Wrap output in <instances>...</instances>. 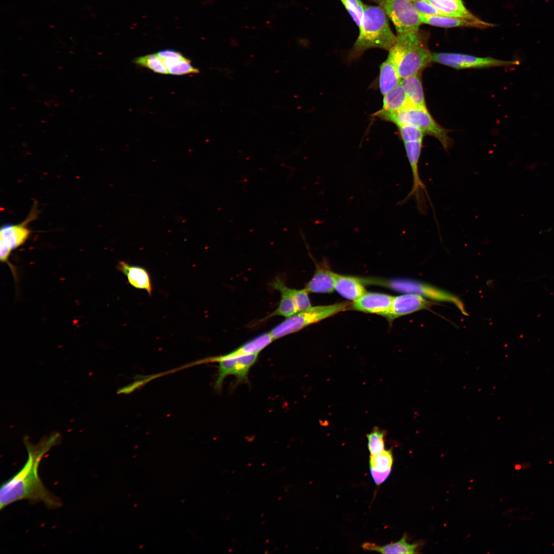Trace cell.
Wrapping results in <instances>:
<instances>
[{
  "label": "cell",
  "instance_id": "4",
  "mask_svg": "<svg viewBox=\"0 0 554 554\" xmlns=\"http://www.w3.org/2000/svg\"><path fill=\"white\" fill-rule=\"evenodd\" d=\"M375 115L382 119L391 122L398 126L412 125L425 134L432 136L441 143L446 150L450 148L452 140L447 129L440 126L434 120L427 109L410 106L395 112L378 111Z\"/></svg>",
  "mask_w": 554,
  "mask_h": 554
},
{
  "label": "cell",
  "instance_id": "26",
  "mask_svg": "<svg viewBox=\"0 0 554 554\" xmlns=\"http://www.w3.org/2000/svg\"><path fill=\"white\" fill-rule=\"evenodd\" d=\"M279 292L281 293V298L275 310L269 315L258 321V323H262L271 317L275 316H281L287 318L298 312L293 298L285 291H280Z\"/></svg>",
  "mask_w": 554,
  "mask_h": 554
},
{
  "label": "cell",
  "instance_id": "5",
  "mask_svg": "<svg viewBox=\"0 0 554 554\" xmlns=\"http://www.w3.org/2000/svg\"><path fill=\"white\" fill-rule=\"evenodd\" d=\"M348 302L311 307L286 318L270 331L274 340L296 332L306 327L320 322L350 308Z\"/></svg>",
  "mask_w": 554,
  "mask_h": 554
},
{
  "label": "cell",
  "instance_id": "29",
  "mask_svg": "<svg viewBox=\"0 0 554 554\" xmlns=\"http://www.w3.org/2000/svg\"><path fill=\"white\" fill-rule=\"evenodd\" d=\"M385 432L377 427L374 428L367 434L368 448L370 455L376 454L385 450Z\"/></svg>",
  "mask_w": 554,
  "mask_h": 554
},
{
  "label": "cell",
  "instance_id": "23",
  "mask_svg": "<svg viewBox=\"0 0 554 554\" xmlns=\"http://www.w3.org/2000/svg\"><path fill=\"white\" fill-rule=\"evenodd\" d=\"M383 102L381 110L387 112H395L414 106L400 84L384 95Z\"/></svg>",
  "mask_w": 554,
  "mask_h": 554
},
{
  "label": "cell",
  "instance_id": "33",
  "mask_svg": "<svg viewBox=\"0 0 554 554\" xmlns=\"http://www.w3.org/2000/svg\"><path fill=\"white\" fill-rule=\"evenodd\" d=\"M157 54L163 60L170 59L181 60L187 59V58L184 57L180 52L173 49L162 50L160 51Z\"/></svg>",
  "mask_w": 554,
  "mask_h": 554
},
{
  "label": "cell",
  "instance_id": "15",
  "mask_svg": "<svg viewBox=\"0 0 554 554\" xmlns=\"http://www.w3.org/2000/svg\"><path fill=\"white\" fill-rule=\"evenodd\" d=\"M117 268L127 276L128 283L132 286L145 290L149 295H151L152 283L149 274L146 269L141 266L131 265L125 261H120Z\"/></svg>",
  "mask_w": 554,
  "mask_h": 554
},
{
  "label": "cell",
  "instance_id": "20",
  "mask_svg": "<svg viewBox=\"0 0 554 554\" xmlns=\"http://www.w3.org/2000/svg\"><path fill=\"white\" fill-rule=\"evenodd\" d=\"M395 64L388 55L380 68L379 86L383 95L399 85L401 81Z\"/></svg>",
  "mask_w": 554,
  "mask_h": 554
},
{
  "label": "cell",
  "instance_id": "10",
  "mask_svg": "<svg viewBox=\"0 0 554 554\" xmlns=\"http://www.w3.org/2000/svg\"><path fill=\"white\" fill-rule=\"evenodd\" d=\"M258 355H246L217 362L218 374L214 384V390L221 391L225 379L229 375L235 378L236 384L248 382L249 370L256 362Z\"/></svg>",
  "mask_w": 554,
  "mask_h": 554
},
{
  "label": "cell",
  "instance_id": "21",
  "mask_svg": "<svg viewBox=\"0 0 554 554\" xmlns=\"http://www.w3.org/2000/svg\"><path fill=\"white\" fill-rule=\"evenodd\" d=\"M25 223L3 226L0 231V242L14 249L22 245L28 239L30 230Z\"/></svg>",
  "mask_w": 554,
  "mask_h": 554
},
{
  "label": "cell",
  "instance_id": "24",
  "mask_svg": "<svg viewBox=\"0 0 554 554\" xmlns=\"http://www.w3.org/2000/svg\"><path fill=\"white\" fill-rule=\"evenodd\" d=\"M361 546L364 550L374 551L382 553H414L418 545L408 543L406 541V537L403 536L400 541L395 543L380 546L373 543L365 542Z\"/></svg>",
  "mask_w": 554,
  "mask_h": 554
},
{
  "label": "cell",
  "instance_id": "28",
  "mask_svg": "<svg viewBox=\"0 0 554 554\" xmlns=\"http://www.w3.org/2000/svg\"><path fill=\"white\" fill-rule=\"evenodd\" d=\"M169 74L173 75H184L191 73H197L199 70L193 67L190 64V61L186 60H163Z\"/></svg>",
  "mask_w": 554,
  "mask_h": 554
},
{
  "label": "cell",
  "instance_id": "11",
  "mask_svg": "<svg viewBox=\"0 0 554 554\" xmlns=\"http://www.w3.org/2000/svg\"><path fill=\"white\" fill-rule=\"evenodd\" d=\"M431 303L419 295L406 293L393 296L388 312L384 315L389 321L418 310L429 308Z\"/></svg>",
  "mask_w": 554,
  "mask_h": 554
},
{
  "label": "cell",
  "instance_id": "25",
  "mask_svg": "<svg viewBox=\"0 0 554 554\" xmlns=\"http://www.w3.org/2000/svg\"><path fill=\"white\" fill-rule=\"evenodd\" d=\"M271 286L279 291H284L288 293L294 300L298 312L311 307L308 294V292L305 288L296 289L289 288L280 277H276L271 283Z\"/></svg>",
  "mask_w": 554,
  "mask_h": 554
},
{
  "label": "cell",
  "instance_id": "12",
  "mask_svg": "<svg viewBox=\"0 0 554 554\" xmlns=\"http://www.w3.org/2000/svg\"><path fill=\"white\" fill-rule=\"evenodd\" d=\"M392 296L388 294L366 292L351 305L352 309L369 313H376L384 316L390 309Z\"/></svg>",
  "mask_w": 554,
  "mask_h": 554
},
{
  "label": "cell",
  "instance_id": "2",
  "mask_svg": "<svg viewBox=\"0 0 554 554\" xmlns=\"http://www.w3.org/2000/svg\"><path fill=\"white\" fill-rule=\"evenodd\" d=\"M427 37L420 30L397 33L389 54L396 65L401 79L422 72L432 63V53Z\"/></svg>",
  "mask_w": 554,
  "mask_h": 554
},
{
  "label": "cell",
  "instance_id": "1",
  "mask_svg": "<svg viewBox=\"0 0 554 554\" xmlns=\"http://www.w3.org/2000/svg\"><path fill=\"white\" fill-rule=\"evenodd\" d=\"M61 436L55 432L45 437L39 443L32 444L24 439L28 453L27 460L22 469L3 483L0 489V509L23 500L32 502H42L50 509L61 506V500L45 487L38 474V467L42 458L60 441Z\"/></svg>",
  "mask_w": 554,
  "mask_h": 554
},
{
  "label": "cell",
  "instance_id": "3",
  "mask_svg": "<svg viewBox=\"0 0 554 554\" xmlns=\"http://www.w3.org/2000/svg\"><path fill=\"white\" fill-rule=\"evenodd\" d=\"M358 37L350 52L351 57L361 55L366 50L378 48L389 51L396 39L388 16L379 6L366 5Z\"/></svg>",
  "mask_w": 554,
  "mask_h": 554
},
{
  "label": "cell",
  "instance_id": "34",
  "mask_svg": "<svg viewBox=\"0 0 554 554\" xmlns=\"http://www.w3.org/2000/svg\"><path fill=\"white\" fill-rule=\"evenodd\" d=\"M0 245L1 261L3 262H6L8 260V258L12 249L2 242H0Z\"/></svg>",
  "mask_w": 554,
  "mask_h": 554
},
{
  "label": "cell",
  "instance_id": "31",
  "mask_svg": "<svg viewBox=\"0 0 554 554\" xmlns=\"http://www.w3.org/2000/svg\"><path fill=\"white\" fill-rule=\"evenodd\" d=\"M398 127L403 143L423 141L425 134L418 128L412 125Z\"/></svg>",
  "mask_w": 554,
  "mask_h": 554
},
{
  "label": "cell",
  "instance_id": "32",
  "mask_svg": "<svg viewBox=\"0 0 554 554\" xmlns=\"http://www.w3.org/2000/svg\"><path fill=\"white\" fill-rule=\"evenodd\" d=\"M410 1L419 14L445 16L442 12L425 0Z\"/></svg>",
  "mask_w": 554,
  "mask_h": 554
},
{
  "label": "cell",
  "instance_id": "16",
  "mask_svg": "<svg viewBox=\"0 0 554 554\" xmlns=\"http://www.w3.org/2000/svg\"><path fill=\"white\" fill-rule=\"evenodd\" d=\"M393 462L390 450H384L374 455H370L369 466L372 477L375 483L379 485L384 482L390 473Z\"/></svg>",
  "mask_w": 554,
  "mask_h": 554
},
{
  "label": "cell",
  "instance_id": "30",
  "mask_svg": "<svg viewBox=\"0 0 554 554\" xmlns=\"http://www.w3.org/2000/svg\"><path fill=\"white\" fill-rule=\"evenodd\" d=\"M340 1L359 29L362 24L365 5L361 0Z\"/></svg>",
  "mask_w": 554,
  "mask_h": 554
},
{
  "label": "cell",
  "instance_id": "8",
  "mask_svg": "<svg viewBox=\"0 0 554 554\" xmlns=\"http://www.w3.org/2000/svg\"><path fill=\"white\" fill-rule=\"evenodd\" d=\"M432 62L457 69L506 67L518 65V60H502L491 57H478L458 53H432Z\"/></svg>",
  "mask_w": 554,
  "mask_h": 554
},
{
  "label": "cell",
  "instance_id": "22",
  "mask_svg": "<svg viewBox=\"0 0 554 554\" xmlns=\"http://www.w3.org/2000/svg\"><path fill=\"white\" fill-rule=\"evenodd\" d=\"M445 16L478 19L465 7L462 0H425Z\"/></svg>",
  "mask_w": 554,
  "mask_h": 554
},
{
  "label": "cell",
  "instance_id": "7",
  "mask_svg": "<svg viewBox=\"0 0 554 554\" xmlns=\"http://www.w3.org/2000/svg\"><path fill=\"white\" fill-rule=\"evenodd\" d=\"M378 4L395 26L397 33L419 30L422 24L410 0H368Z\"/></svg>",
  "mask_w": 554,
  "mask_h": 554
},
{
  "label": "cell",
  "instance_id": "13",
  "mask_svg": "<svg viewBox=\"0 0 554 554\" xmlns=\"http://www.w3.org/2000/svg\"><path fill=\"white\" fill-rule=\"evenodd\" d=\"M273 340L270 332H264L247 341L238 348L227 354L207 358V360L208 362H217L221 360L243 355L259 354Z\"/></svg>",
  "mask_w": 554,
  "mask_h": 554
},
{
  "label": "cell",
  "instance_id": "14",
  "mask_svg": "<svg viewBox=\"0 0 554 554\" xmlns=\"http://www.w3.org/2000/svg\"><path fill=\"white\" fill-rule=\"evenodd\" d=\"M420 15L422 24L443 28L467 27L486 28L494 26V24L484 22L480 19L476 20L458 17L422 14H420Z\"/></svg>",
  "mask_w": 554,
  "mask_h": 554
},
{
  "label": "cell",
  "instance_id": "6",
  "mask_svg": "<svg viewBox=\"0 0 554 554\" xmlns=\"http://www.w3.org/2000/svg\"><path fill=\"white\" fill-rule=\"evenodd\" d=\"M364 283L381 285L395 291L417 294L435 301L451 303L464 314H467L463 303L457 296L428 284L408 279L385 280L373 278H365Z\"/></svg>",
  "mask_w": 554,
  "mask_h": 554
},
{
  "label": "cell",
  "instance_id": "27",
  "mask_svg": "<svg viewBox=\"0 0 554 554\" xmlns=\"http://www.w3.org/2000/svg\"><path fill=\"white\" fill-rule=\"evenodd\" d=\"M133 62L135 64L148 68L154 72L163 74H169L163 59L157 53L135 58Z\"/></svg>",
  "mask_w": 554,
  "mask_h": 554
},
{
  "label": "cell",
  "instance_id": "9",
  "mask_svg": "<svg viewBox=\"0 0 554 554\" xmlns=\"http://www.w3.org/2000/svg\"><path fill=\"white\" fill-rule=\"evenodd\" d=\"M404 145L412 175L413 184L410 191L401 201L406 202L413 197L415 199L418 209L421 213L426 212V196L428 193L425 185L421 180L419 163L423 147V141H413L404 143Z\"/></svg>",
  "mask_w": 554,
  "mask_h": 554
},
{
  "label": "cell",
  "instance_id": "19",
  "mask_svg": "<svg viewBox=\"0 0 554 554\" xmlns=\"http://www.w3.org/2000/svg\"><path fill=\"white\" fill-rule=\"evenodd\" d=\"M421 73L422 72H420L402 79L400 84L413 106L427 109Z\"/></svg>",
  "mask_w": 554,
  "mask_h": 554
},
{
  "label": "cell",
  "instance_id": "18",
  "mask_svg": "<svg viewBox=\"0 0 554 554\" xmlns=\"http://www.w3.org/2000/svg\"><path fill=\"white\" fill-rule=\"evenodd\" d=\"M334 289L342 296L353 302L366 292L362 282L358 278L338 274Z\"/></svg>",
  "mask_w": 554,
  "mask_h": 554
},
{
  "label": "cell",
  "instance_id": "17",
  "mask_svg": "<svg viewBox=\"0 0 554 554\" xmlns=\"http://www.w3.org/2000/svg\"><path fill=\"white\" fill-rule=\"evenodd\" d=\"M337 274L324 267L318 266L305 289L308 292L330 293L334 289Z\"/></svg>",
  "mask_w": 554,
  "mask_h": 554
}]
</instances>
